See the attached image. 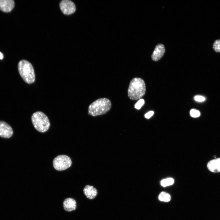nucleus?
<instances>
[{"label": "nucleus", "mask_w": 220, "mask_h": 220, "mask_svg": "<svg viewBox=\"0 0 220 220\" xmlns=\"http://www.w3.org/2000/svg\"><path fill=\"white\" fill-rule=\"evenodd\" d=\"M146 86L144 81L139 78H135L130 81L128 90L129 98L133 100L139 99L145 94Z\"/></svg>", "instance_id": "nucleus-1"}, {"label": "nucleus", "mask_w": 220, "mask_h": 220, "mask_svg": "<svg viewBox=\"0 0 220 220\" xmlns=\"http://www.w3.org/2000/svg\"><path fill=\"white\" fill-rule=\"evenodd\" d=\"M111 106V102L108 99H98L89 105L88 114L93 116L104 114L110 110Z\"/></svg>", "instance_id": "nucleus-2"}, {"label": "nucleus", "mask_w": 220, "mask_h": 220, "mask_svg": "<svg viewBox=\"0 0 220 220\" xmlns=\"http://www.w3.org/2000/svg\"><path fill=\"white\" fill-rule=\"evenodd\" d=\"M18 69L20 75L24 81L28 84L33 83L35 80L34 68L28 61L23 60L19 61Z\"/></svg>", "instance_id": "nucleus-3"}, {"label": "nucleus", "mask_w": 220, "mask_h": 220, "mask_svg": "<svg viewBox=\"0 0 220 220\" xmlns=\"http://www.w3.org/2000/svg\"><path fill=\"white\" fill-rule=\"evenodd\" d=\"M31 121L35 128L42 133L46 131L50 125L48 117L44 113L40 111L36 112L32 114Z\"/></svg>", "instance_id": "nucleus-4"}, {"label": "nucleus", "mask_w": 220, "mask_h": 220, "mask_svg": "<svg viewBox=\"0 0 220 220\" xmlns=\"http://www.w3.org/2000/svg\"><path fill=\"white\" fill-rule=\"evenodd\" d=\"M72 163L70 158L68 156L64 155L57 156L54 159L53 161L54 168L59 171L67 169L71 166Z\"/></svg>", "instance_id": "nucleus-5"}, {"label": "nucleus", "mask_w": 220, "mask_h": 220, "mask_svg": "<svg viewBox=\"0 0 220 220\" xmlns=\"http://www.w3.org/2000/svg\"><path fill=\"white\" fill-rule=\"evenodd\" d=\"M61 10L63 14L69 15L74 13L76 10L75 4L69 0H63L60 3Z\"/></svg>", "instance_id": "nucleus-6"}, {"label": "nucleus", "mask_w": 220, "mask_h": 220, "mask_svg": "<svg viewBox=\"0 0 220 220\" xmlns=\"http://www.w3.org/2000/svg\"><path fill=\"white\" fill-rule=\"evenodd\" d=\"M13 134L11 127L6 122L0 121V137L4 138H9Z\"/></svg>", "instance_id": "nucleus-7"}, {"label": "nucleus", "mask_w": 220, "mask_h": 220, "mask_svg": "<svg viewBox=\"0 0 220 220\" xmlns=\"http://www.w3.org/2000/svg\"><path fill=\"white\" fill-rule=\"evenodd\" d=\"M165 51L164 45L162 44H157L152 55V60L154 61H157L160 60L163 56Z\"/></svg>", "instance_id": "nucleus-8"}, {"label": "nucleus", "mask_w": 220, "mask_h": 220, "mask_svg": "<svg viewBox=\"0 0 220 220\" xmlns=\"http://www.w3.org/2000/svg\"><path fill=\"white\" fill-rule=\"evenodd\" d=\"M14 5L13 0H0V10L3 12H10L13 9Z\"/></svg>", "instance_id": "nucleus-9"}, {"label": "nucleus", "mask_w": 220, "mask_h": 220, "mask_svg": "<svg viewBox=\"0 0 220 220\" xmlns=\"http://www.w3.org/2000/svg\"><path fill=\"white\" fill-rule=\"evenodd\" d=\"M207 166L208 169L211 172L214 173L220 172V158L210 161Z\"/></svg>", "instance_id": "nucleus-10"}, {"label": "nucleus", "mask_w": 220, "mask_h": 220, "mask_svg": "<svg viewBox=\"0 0 220 220\" xmlns=\"http://www.w3.org/2000/svg\"><path fill=\"white\" fill-rule=\"evenodd\" d=\"M63 207L66 211L70 212L76 209L77 204L76 201L72 198L65 199L63 202Z\"/></svg>", "instance_id": "nucleus-11"}, {"label": "nucleus", "mask_w": 220, "mask_h": 220, "mask_svg": "<svg viewBox=\"0 0 220 220\" xmlns=\"http://www.w3.org/2000/svg\"><path fill=\"white\" fill-rule=\"evenodd\" d=\"M83 191L86 197L90 200L94 199L98 193L97 189L90 185H86L84 188Z\"/></svg>", "instance_id": "nucleus-12"}, {"label": "nucleus", "mask_w": 220, "mask_h": 220, "mask_svg": "<svg viewBox=\"0 0 220 220\" xmlns=\"http://www.w3.org/2000/svg\"><path fill=\"white\" fill-rule=\"evenodd\" d=\"M159 199L161 201L168 202L170 200L171 196L168 193L162 192L159 195Z\"/></svg>", "instance_id": "nucleus-13"}, {"label": "nucleus", "mask_w": 220, "mask_h": 220, "mask_svg": "<svg viewBox=\"0 0 220 220\" xmlns=\"http://www.w3.org/2000/svg\"><path fill=\"white\" fill-rule=\"evenodd\" d=\"M174 180L172 178H168L162 180L160 182L161 185L163 187L172 185L174 183Z\"/></svg>", "instance_id": "nucleus-14"}, {"label": "nucleus", "mask_w": 220, "mask_h": 220, "mask_svg": "<svg viewBox=\"0 0 220 220\" xmlns=\"http://www.w3.org/2000/svg\"><path fill=\"white\" fill-rule=\"evenodd\" d=\"M190 114L191 116L194 118L199 117L200 114L199 110L195 109H191L190 112Z\"/></svg>", "instance_id": "nucleus-15"}, {"label": "nucleus", "mask_w": 220, "mask_h": 220, "mask_svg": "<svg viewBox=\"0 0 220 220\" xmlns=\"http://www.w3.org/2000/svg\"><path fill=\"white\" fill-rule=\"evenodd\" d=\"M213 48L216 52H220V39L217 40L214 42Z\"/></svg>", "instance_id": "nucleus-16"}, {"label": "nucleus", "mask_w": 220, "mask_h": 220, "mask_svg": "<svg viewBox=\"0 0 220 220\" xmlns=\"http://www.w3.org/2000/svg\"><path fill=\"white\" fill-rule=\"evenodd\" d=\"M145 101L143 99H140L135 104L134 108L136 109L139 110L144 105Z\"/></svg>", "instance_id": "nucleus-17"}, {"label": "nucleus", "mask_w": 220, "mask_h": 220, "mask_svg": "<svg viewBox=\"0 0 220 220\" xmlns=\"http://www.w3.org/2000/svg\"><path fill=\"white\" fill-rule=\"evenodd\" d=\"M194 100L198 102H203L205 100V98L202 96L196 95L194 97Z\"/></svg>", "instance_id": "nucleus-18"}, {"label": "nucleus", "mask_w": 220, "mask_h": 220, "mask_svg": "<svg viewBox=\"0 0 220 220\" xmlns=\"http://www.w3.org/2000/svg\"><path fill=\"white\" fill-rule=\"evenodd\" d=\"M154 113V112L153 111H150L146 113L145 115V116L147 119H149L153 116Z\"/></svg>", "instance_id": "nucleus-19"}, {"label": "nucleus", "mask_w": 220, "mask_h": 220, "mask_svg": "<svg viewBox=\"0 0 220 220\" xmlns=\"http://www.w3.org/2000/svg\"><path fill=\"white\" fill-rule=\"evenodd\" d=\"M3 54L0 52V59L2 60L3 58Z\"/></svg>", "instance_id": "nucleus-20"}, {"label": "nucleus", "mask_w": 220, "mask_h": 220, "mask_svg": "<svg viewBox=\"0 0 220 220\" xmlns=\"http://www.w3.org/2000/svg\"><path fill=\"white\" fill-rule=\"evenodd\" d=\"M213 157H214V158H216V156L215 155H214V156H213Z\"/></svg>", "instance_id": "nucleus-21"}]
</instances>
